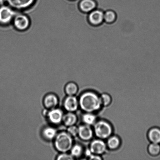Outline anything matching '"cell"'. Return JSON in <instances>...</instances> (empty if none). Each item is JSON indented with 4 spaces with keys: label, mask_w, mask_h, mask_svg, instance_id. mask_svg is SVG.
Returning a JSON list of instances; mask_svg holds the SVG:
<instances>
[{
    "label": "cell",
    "mask_w": 160,
    "mask_h": 160,
    "mask_svg": "<svg viewBox=\"0 0 160 160\" xmlns=\"http://www.w3.org/2000/svg\"><path fill=\"white\" fill-rule=\"evenodd\" d=\"M79 104L82 109L87 112L98 111L102 106L100 98L92 92H86L80 97Z\"/></svg>",
    "instance_id": "6da1fadb"
},
{
    "label": "cell",
    "mask_w": 160,
    "mask_h": 160,
    "mask_svg": "<svg viewBox=\"0 0 160 160\" xmlns=\"http://www.w3.org/2000/svg\"><path fill=\"white\" fill-rule=\"evenodd\" d=\"M73 140L72 136L68 132H62L56 135L54 145L56 149L62 153H65L71 149Z\"/></svg>",
    "instance_id": "7a4b0ae2"
},
{
    "label": "cell",
    "mask_w": 160,
    "mask_h": 160,
    "mask_svg": "<svg viewBox=\"0 0 160 160\" xmlns=\"http://www.w3.org/2000/svg\"><path fill=\"white\" fill-rule=\"evenodd\" d=\"M94 132L99 138H107L112 134V129L111 125L108 122L101 120L95 123Z\"/></svg>",
    "instance_id": "3957f363"
},
{
    "label": "cell",
    "mask_w": 160,
    "mask_h": 160,
    "mask_svg": "<svg viewBox=\"0 0 160 160\" xmlns=\"http://www.w3.org/2000/svg\"><path fill=\"white\" fill-rule=\"evenodd\" d=\"M16 13L15 10L8 5L0 6V24L6 25L12 21Z\"/></svg>",
    "instance_id": "277c9868"
},
{
    "label": "cell",
    "mask_w": 160,
    "mask_h": 160,
    "mask_svg": "<svg viewBox=\"0 0 160 160\" xmlns=\"http://www.w3.org/2000/svg\"><path fill=\"white\" fill-rule=\"evenodd\" d=\"M14 28L20 31H26L30 26L31 22L29 17L25 14H16L12 20Z\"/></svg>",
    "instance_id": "5b68a950"
},
{
    "label": "cell",
    "mask_w": 160,
    "mask_h": 160,
    "mask_svg": "<svg viewBox=\"0 0 160 160\" xmlns=\"http://www.w3.org/2000/svg\"><path fill=\"white\" fill-rule=\"evenodd\" d=\"M104 12L102 9H96L88 14V20L91 25L100 26L104 22Z\"/></svg>",
    "instance_id": "8992f818"
},
{
    "label": "cell",
    "mask_w": 160,
    "mask_h": 160,
    "mask_svg": "<svg viewBox=\"0 0 160 160\" xmlns=\"http://www.w3.org/2000/svg\"><path fill=\"white\" fill-rule=\"evenodd\" d=\"M8 5L14 10H23L31 7L35 0H6Z\"/></svg>",
    "instance_id": "52a82bcc"
},
{
    "label": "cell",
    "mask_w": 160,
    "mask_h": 160,
    "mask_svg": "<svg viewBox=\"0 0 160 160\" xmlns=\"http://www.w3.org/2000/svg\"><path fill=\"white\" fill-rule=\"evenodd\" d=\"M97 3L95 0H81L79 3V8L81 12L88 14L97 8Z\"/></svg>",
    "instance_id": "ba28073f"
},
{
    "label": "cell",
    "mask_w": 160,
    "mask_h": 160,
    "mask_svg": "<svg viewBox=\"0 0 160 160\" xmlns=\"http://www.w3.org/2000/svg\"><path fill=\"white\" fill-rule=\"evenodd\" d=\"M106 148V145L103 141L96 139L91 143L89 150L92 154L98 155L104 153Z\"/></svg>",
    "instance_id": "9c48e42d"
},
{
    "label": "cell",
    "mask_w": 160,
    "mask_h": 160,
    "mask_svg": "<svg viewBox=\"0 0 160 160\" xmlns=\"http://www.w3.org/2000/svg\"><path fill=\"white\" fill-rule=\"evenodd\" d=\"M47 116L52 123L58 124L60 123L62 120L63 112L59 109H53L48 112Z\"/></svg>",
    "instance_id": "30bf717a"
},
{
    "label": "cell",
    "mask_w": 160,
    "mask_h": 160,
    "mask_svg": "<svg viewBox=\"0 0 160 160\" xmlns=\"http://www.w3.org/2000/svg\"><path fill=\"white\" fill-rule=\"evenodd\" d=\"M78 135L82 139L85 141L90 140L93 136V131L90 125H81L78 128Z\"/></svg>",
    "instance_id": "8fae6325"
},
{
    "label": "cell",
    "mask_w": 160,
    "mask_h": 160,
    "mask_svg": "<svg viewBox=\"0 0 160 160\" xmlns=\"http://www.w3.org/2000/svg\"><path fill=\"white\" fill-rule=\"evenodd\" d=\"M79 105V102L74 96H69L65 99L64 103V108L70 112L76 111Z\"/></svg>",
    "instance_id": "7c38bea8"
},
{
    "label": "cell",
    "mask_w": 160,
    "mask_h": 160,
    "mask_svg": "<svg viewBox=\"0 0 160 160\" xmlns=\"http://www.w3.org/2000/svg\"><path fill=\"white\" fill-rule=\"evenodd\" d=\"M58 100L57 97L54 94L47 95L44 100L45 106L48 109H52L57 106Z\"/></svg>",
    "instance_id": "4fadbf2b"
},
{
    "label": "cell",
    "mask_w": 160,
    "mask_h": 160,
    "mask_svg": "<svg viewBox=\"0 0 160 160\" xmlns=\"http://www.w3.org/2000/svg\"><path fill=\"white\" fill-rule=\"evenodd\" d=\"M148 138L152 143L160 144V128L155 127L151 128L148 132Z\"/></svg>",
    "instance_id": "5bb4252c"
},
{
    "label": "cell",
    "mask_w": 160,
    "mask_h": 160,
    "mask_svg": "<svg viewBox=\"0 0 160 160\" xmlns=\"http://www.w3.org/2000/svg\"><path fill=\"white\" fill-rule=\"evenodd\" d=\"M62 121L65 125L70 127L74 125L76 123L77 118L73 113L69 112L63 116Z\"/></svg>",
    "instance_id": "9a60e30c"
},
{
    "label": "cell",
    "mask_w": 160,
    "mask_h": 160,
    "mask_svg": "<svg viewBox=\"0 0 160 160\" xmlns=\"http://www.w3.org/2000/svg\"><path fill=\"white\" fill-rule=\"evenodd\" d=\"M117 19V15L113 10H108L104 12V22L109 24L113 23Z\"/></svg>",
    "instance_id": "2e32d148"
},
{
    "label": "cell",
    "mask_w": 160,
    "mask_h": 160,
    "mask_svg": "<svg viewBox=\"0 0 160 160\" xmlns=\"http://www.w3.org/2000/svg\"><path fill=\"white\" fill-rule=\"evenodd\" d=\"M57 131L55 128L51 127H48L43 130V134L45 138L48 140H52L57 135Z\"/></svg>",
    "instance_id": "e0dca14e"
},
{
    "label": "cell",
    "mask_w": 160,
    "mask_h": 160,
    "mask_svg": "<svg viewBox=\"0 0 160 160\" xmlns=\"http://www.w3.org/2000/svg\"><path fill=\"white\" fill-rule=\"evenodd\" d=\"M148 151L152 156H159L160 154V144L152 142V143L149 145Z\"/></svg>",
    "instance_id": "ac0fdd59"
},
{
    "label": "cell",
    "mask_w": 160,
    "mask_h": 160,
    "mask_svg": "<svg viewBox=\"0 0 160 160\" xmlns=\"http://www.w3.org/2000/svg\"><path fill=\"white\" fill-rule=\"evenodd\" d=\"M120 140L116 136H112L109 138L108 141V146L111 149L114 150L117 148L120 145Z\"/></svg>",
    "instance_id": "d6986e66"
},
{
    "label": "cell",
    "mask_w": 160,
    "mask_h": 160,
    "mask_svg": "<svg viewBox=\"0 0 160 160\" xmlns=\"http://www.w3.org/2000/svg\"><path fill=\"white\" fill-rule=\"evenodd\" d=\"M82 119L86 124L90 125L95 123L96 118L95 116L91 112H87L83 115Z\"/></svg>",
    "instance_id": "ffe728a7"
},
{
    "label": "cell",
    "mask_w": 160,
    "mask_h": 160,
    "mask_svg": "<svg viewBox=\"0 0 160 160\" xmlns=\"http://www.w3.org/2000/svg\"><path fill=\"white\" fill-rule=\"evenodd\" d=\"M77 85L74 83L70 82L67 85L65 88V91L69 96H74L78 91Z\"/></svg>",
    "instance_id": "44dd1931"
},
{
    "label": "cell",
    "mask_w": 160,
    "mask_h": 160,
    "mask_svg": "<svg viewBox=\"0 0 160 160\" xmlns=\"http://www.w3.org/2000/svg\"><path fill=\"white\" fill-rule=\"evenodd\" d=\"M71 154L73 157L79 158L81 156L82 152V148L81 145H76L72 147Z\"/></svg>",
    "instance_id": "7402d4cb"
},
{
    "label": "cell",
    "mask_w": 160,
    "mask_h": 160,
    "mask_svg": "<svg viewBox=\"0 0 160 160\" xmlns=\"http://www.w3.org/2000/svg\"><path fill=\"white\" fill-rule=\"evenodd\" d=\"M100 98L102 105L107 106L110 104L111 102V98L110 96L108 94H103Z\"/></svg>",
    "instance_id": "603a6c76"
},
{
    "label": "cell",
    "mask_w": 160,
    "mask_h": 160,
    "mask_svg": "<svg viewBox=\"0 0 160 160\" xmlns=\"http://www.w3.org/2000/svg\"><path fill=\"white\" fill-rule=\"evenodd\" d=\"M67 132L72 136H76L78 134V128L74 125L69 127L67 129Z\"/></svg>",
    "instance_id": "cb8c5ba5"
},
{
    "label": "cell",
    "mask_w": 160,
    "mask_h": 160,
    "mask_svg": "<svg viewBox=\"0 0 160 160\" xmlns=\"http://www.w3.org/2000/svg\"><path fill=\"white\" fill-rule=\"evenodd\" d=\"M57 160H73V157L71 155L67 154L65 153H63L60 155H59L58 157Z\"/></svg>",
    "instance_id": "d4e9b609"
},
{
    "label": "cell",
    "mask_w": 160,
    "mask_h": 160,
    "mask_svg": "<svg viewBox=\"0 0 160 160\" xmlns=\"http://www.w3.org/2000/svg\"><path fill=\"white\" fill-rule=\"evenodd\" d=\"M90 158V159L91 160H101V158L100 156H99L95 154H91L90 156H89Z\"/></svg>",
    "instance_id": "484cf974"
},
{
    "label": "cell",
    "mask_w": 160,
    "mask_h": 160,
    "mask_svg": "<svg viewBox=\"0 0 160 160\" xmlns=\"http://www.w3.org/2000/svg\"><path fill=\"white\" fill-rule=\"evenodd\" d=\"M6 1V0H0V6L4 5L5 2Z\"/></svg>",
    "instance_id": "4316f807"
}]
</instances>
